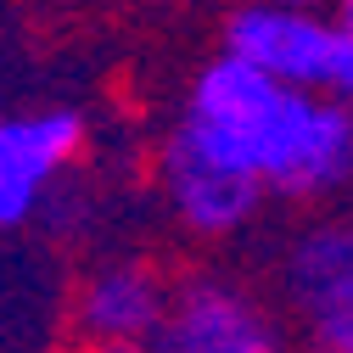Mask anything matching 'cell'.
Returning <instances> with one entry per match:
<instances>
[{
  "label": "cell",
  "mask_w": 353,
  "mask_h": 353,
  "mask_svg": "<svg viewBox=\"0 0 353 353\" xmlns=\"http://www.w3.org/2000/svg\"><path fill=\"white\" fill-rule=\"evenodd\" d=\"M180 123L281 202H325L353 185V101L297 90L219 51L196 79Z\"/></svg>",
  "instance_id": "obj_1"
},
{
  "label": "cell",
  "mask_w": 353,
  "mask_h": 353,
  "mask_svg": "<svg viewBox=\"0 0 353 353\" xmlns=\"http://www.w3.org/2000/svg\"><path fill=\"white\" fill-rule=\"evenodd\" d=\"M219 39H225V57L270 73L281 84L353 101V34L325 12H292V6L247 0L225 17Z\"/></svg>",
  "instance_id": "obj_2"
},
{
  "label": "cell",
  "mask_w": 353,
  "mask_h": 353,
  "mask_svg": "<svg viewBox=\"0 0 353 353\" xmlns=\"http://www.w3.org/2000/svg\"><path fill=\"white\" fill-rule=\"evenodd\" d=\"M146 353H286V336L247 286L191 275L185 286H174V303Z\"/></svg>",
  "instance_id": "obj_3"
},
{
  "label": "cell",
  "mask_w": 353,
  "mask_h": 353,
  "mask_svg": "<svg viewBox=\"0 0 353 353\" xmlns=\"http://www.w3.org/2000/svg\"><path fill=\"white\" fill-rule=\"evenodd\" d=\"M157 180L168 196V213L180 219V230L202 241H225L252 225V213L263 208V185L219 152H208L185 123H174V135L163 141L157 157Z\"/></svg>",
  "instance_id": "obj_4"
},
{
  "label": "cell",
  "mask_w": 353,
  "mask_h": 353,
  "mask_svg": "<svg viewBox=\"0 0 353 353\" xmlns=\"http://www.w3.org/2000/svg\"><path fill=\"white\" fill-rule=\"evenodd\" d=\"M286 292L314 353H353V225H314L286 252Z\"/></svg>",
  "instance_id": "obj_5"
},
{
  "label": "cell",
  "mask_w": 353,
  "mask_h": 353,
  "mask_svg": "<svg viewBox=\"0 0 353 353\" xmlns=\"http://www.w3.org/2000/svg\"><path fill=\"white\" fill-rule=\"evenodd\" d=\"M84 123L79 112H17L0 118V225H23V219L46 202L51 180L79 157Z\"/></svg>",
  "instance_id": "obj_6"
},
{
  "label": "cell",
  "mask_w": 353,
  "mask_h": 353,
  "mask_svg": "<svg viewBox=\"0 0 353 353\" xmlns=\"http://www.w3.org/2000/svg\"><path fill=\"white\" fill-rule=\"evenodd\" d=\"M174 303V286L152 270L146 258H118L101 263L96 275H84L73 320L84 331V342H135L146 347Z\"/></svg>",
  "instance_id": "obj_7"
},
{
  "label": "cell",
  "mask_w": 353,
  "mask_h": 353,
  "mask_svg": "<svg viewBox=\"0 0 353 353\" xmlns=\"http://www.w3.org/2000/svg\"><path fill=\"white\" fill-rule=\"evenodd\" d=\"M84 353H146V347H135V342H90Z\"/></svg>",
  "instance_id": "obj_8"
},
{
  "label": "cell",
  "mask_w": 353,
  "mask_h": 353,
  "mask_svg": "<svg viewBox=\"0 0 353 353\" xmlns=\"http://www.w3.org/2000/svg\"><path fill=\"white\" fill-rule=\"evenodd\" d=\"M263 6H292V12H320L325 0H263Z\"/></svg>",
  "instance_id": "obj_9"
},
{
  "label": "cell",
  "mask_w": 353,
  "mask_h": 353,
  "mask_svg": "<svg viewBox=\"0 0 353 353\" xmlns=\"http://www.w3.org/2000/svg\"><path fill=\"white\" fill-rule=\"evenodd\" d=\"M331 6H336V23L353 34V0H331Z\"/></svg>",
  "instance_id": "obj_10"
}]
</instances>
